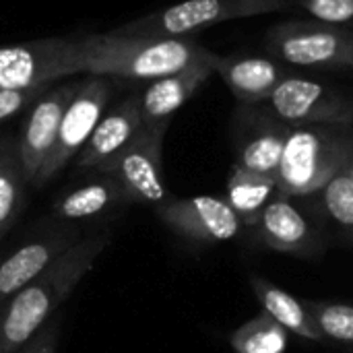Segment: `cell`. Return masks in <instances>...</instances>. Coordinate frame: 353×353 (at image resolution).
Segmentation results:
<instances>
[{
    "label": "cell",
    "instance_id": "obj_1",
    "mask_svg": "<svg viewBox=\"0 0 353 353\" xmlns=\"http://www.w3.org/2000/svg\"><path fill=\"white\" fill-rule=\"evenodd\" d=\"M112 230L85 236L37 279L4 302L0 308V353H17L52 321L54 312L68 300L81 279L112 244Z\"/></svg>",
    "mask_w": 353,
    "mask_h": 353
},
{
    "label": "cell",
    "instance_id": "obj_2",
    "mask_svg": "<svg viewBox=\"0 0 353 353\" xmlns=\"http://www.w3.org/2000/svg\"><path fill=\"white\" fill-rule=\"evenodd\" d=\"M79 48L85 74L147 83L215 54L194 37H143L114 31L79 37Z\"/></svg>",
    "mask_w": 353,
    "mask_h": 353
},
{
    "label": "cell",
    "instance_id": "obj_3",
    "mask_svg": "<svg viewBox=\"0 0 353 353\" xmlns=\"http://www.w3.org/2000/svg\"><path fill=\"white\" fill-rule=\"evenodd\" d=\"M352 126H292L275 174L277 192L306 199L321 190L347 163Z\"/></svg>",
    "mask_w": 353,
    "mask_h": 353
},
{
    "label": "cell",
    "instance_id": "obj_4",
    "mask_svg": "<svg viewBox=\"0 0 353 353\" xmlns=\"http://www.w3.org/2000/svg\"><path fill=\"white\" fill-rule=\"evenodd\" d=\"M269 58L288 68L353 70V27L316 19H290L267 31Z\"/></svg>",
    "mask_w": 353,
    "mask_h": 353
},
{
    "label": "cell",
    "instance_id": "obj_5",
    "mask_svg": "<svg viewBox=\"0 0 353 353\" xmlns=\"http://www.w3.org/2000/svg\"><path fill=\"white\" fill-rule=\"evenodd\" d=\"M292 6V0H182L126 21L112 31L143 37H192L225 21L283 12Z\"/></svg>",
    "mask_w": 353,
    "mask_h": 353
},
{
    "label": "cell",
    "instance_id": "obj_6",
    "mask_svg": "<svg viewBox=\"0 0 353 353\" xmlns=\"http://www.w3.org/2000/svg\"><path fill=\"white\" fill-rule=\"evenodd\" d=\"M77 74H85L79 39L41 37L0 46V89H46Z\"/></svg>",
    "mask_w": 353,
    "mask_h": 353
},
{
    "label": "cell",
    "instance_id": "obj_7",
    "mask_svg": "<svg viewBox=\"0 0 353 353\" xmlns=\"http://www.w3.org/2000/svg\"><path fill=\"white\" fill-rule=\"evenodd\" d=\"M168 126H141L137 137L93 174L112 176L132 199L134 205L153 209L168 203L172 192L163 178V141Z\"/></svg>",
    "mask_w": 353,
    "mask_h": 353
},
{
    "label": "cell",
    "instance_id": "obj_8",
    "mask_svg": "<svg viewBox=\"0 0 353 353\" xmlns=\"http://www.w3.org/2000/svg\"><path fill=\"white\" fill-rule=\"evenodd\" d=\"M265 105L288 126H352L353 97L343 89L290 72Z\"/></svg>",
    "mask_w": 353,
    "mask_h": 353
},
{
    "label": "cell",
    "instance_id": "obj_9",
    "mask_svg": "<svg viewBox=\"0 0 353 353\" xmlns=\"http://www.w3.org/2000/svg\"><path fill=\"white\" fill-rule=\"evenodd\" d=\"M112 93H114L112 79L83 74V79L79 81V87L62 116L56 143H54L46 163L41 165L39 174L31 182L33 188L46 186L77 157V153L85 147V143L89 141L97 122L101 120L103 112L108 110Z\"/></svg>",
    "mask_w": 353,
    "mask_h": 353
},
{
    "label": "cell",
    "instance_id": "obj_10",
    "mask_svg": "<svg viewBox=\"0 0 353 353\" xmlns=\"http://www.w3.org/2000/svg\"><path fill=\"white\" fill-rule=\"evenodd\" d=\"M290 130L292 126L281 122L265 103H238L232 118L234 165L254 174L275 176Z\"/></svg>",
    "mask_w": 353,
    "mask_h": 353
},
{
    "label": "cell",
    "instance_id": "obj_11",
    "mask_svg": "<svg viewBox=\"0 0 353 353\" xmlns=\"http://www.w3.org/2000/svg\"><path fill=\"white\" fill-rule=\"evenodd\" d=\"M248 232L254 244L292 256L312 259L327 246L319 223L296 205V199L281 192L271 199L256 225Z\"/></svg>",
    "mask_w": 353,
    "mask_h": 353
},
{
    "label": "cell",
    "instance_id": "obj_12",
    "mask_svg": "<svg viewBox=\"0 0 353 353\" xmlns=\"http://www.w3.org/2000/svg\"><path fill=\"white\" fill-rule=\"evenodd\" d=\"M155 215L174 234L196 244H223L244 232L242 221L221 196H172L155 207Z\"/></svg>",
    "mask_w": 353,
    "mask_h": 353
},
{
    "label": "cell",
    "instance_id": "obj_13",
    "mask_svg": "<svg viewBox=\"0 0 353 353\" xmlns=\"http://www.w3.org/2000/svg\"><path fill=\"white\" fill-rule=\"evenodd\" d=\"M77 87H79V81H64V83L43 91L27 108L29 112H27L25 124L21 128V137L17 139V147H19L21 168H23V174L29 184L39 174L41 165L46 163V159L56 143L62 116H64L66 105L70 103Z\"/></svg>",
    "mask_w": 353,
    "mask_h": 353
},
{
    "label": "cell",
    "instance_id": "obj_14",
    "mask_svg": "<svg viewBox=\"0 0 353 353\" xmlns=\"http://www.w3.org/2000/svg\"><path fill=\"white\" fill-rule=\"evenodd\" d=\"M79 228H54L23 242L19 248L0 259V308L17 292L37 279L56 259L83 240Z\"/></svg>",
    "mask_w": 353,
    "mask_h": 353
},
{
    "label": "cell",
    "instance_id": "obj_15",
    "mask_svg": "<svg viewBox=\"0 0 353 353\" xmlns=\"http://www.w3.org/2000/svg\"><path fill=\"white\" fill-rule=\"evenodd\" d=\"M215 60L217 54L207 60H196L178 72L149 81L145 89L137 93L143 126H170L174 114L215 74Z\"/></svg>",
    "mask_w": 353,
    "mask_h": 353
},
{
    "label": "cell",
    "instance_id": "obj_16",
    "mask_svg": "<svg viewBox=\"0 0 353 353\" xmlns=\"http://www.w3.org/2000/svg\"><path fill=\"white\" fill-rule=\"evenodd\" d=\"M143 120L137 95L120 99L114 108L105 110L85 147L77 153L74 165L83 172H95L99 165L116 157L141 130Z\"/></svg>",
    "mask_w": 353,
    "mask_h": 353
},
{
    "label": "cell",
    "instance_id": "obj_17",
    "mask_svg": "<svg viewBox=\"0 0 353 353\" xmlns=\"http://www.w3.org/2000/svg\"><path fill=\"white\" fill-rule=\"evenodd\" d=\"M215 72L223 79L238 103L261 105L271 97V93L292 72V68L279 64L269 56L217 54Z\"/></svg>",
    "mask_w": 353,
    "mask_h": 353
},
{
    "label": "cell",
    "instance_id": "obj_18",
    "mask_svg": "<svg viewBox=\"0 0 353 353\" xmlns=\"http://www.w3.org/2000/svg\"><path fill=\"white\" fill-rule=\"evenodd\" d=\"M124 205H134L128 192L112 176L95 174L93 180L64 192L54 203V213L64 221H81Z\"/></svg>",
    "mask_w": 353,
    "mask_h": 353
},
{
    "label": "cell",
    "instance_id": "obj_19",
    "mask_svg": "<svg viewBox=\"0 0 353 353\" xmlns=\"http://www.w3.org/2000/svg\"><path fill=\"white\" fill-rule=\"evenodd\" d=\"M250 288L256 296V300L263 306V312H267L271 319H275L283 329L290 331V335H298L308 341H323V335L319 327L314 325L306 302H300L290 292L281 290L279 285L267 281L261 275L250 277Z\"/></svg>",
    "mask_w": 353,
    "mask_h": 353
},
{
    "label": "cell",
    "instance_id": "obj_20",
    "mask_svg": "<svg viewBox=\"0 0 353 353\" xmlns=\"http://www.w3.org/2000/svg\"><path fill=\"white\" fill-rule=\"evenodd\" d=\"M275 194H277L275 176H263L234 165L228 178L223 199L234 209L244 230H252Z\"/></svg>",
    "mask_w": 353,
    "mask_h": 353
},
{
    "label": "cell",
    "instance_id": "obj_21",
    "mask_svg": "<svg viewBox=\"0 0 353 353\" xmlns=\"http://www.w3.org/2000/svg\"><path fill=\"white\" fill-rule=\"evenodd\" d=\"M29 182L23 174L17 139H0V240L14 225L25 205V190Z\"/></svg>",
    "mask_w": 353,
    "mask_h": 353
},
{
    "label": "cell",
    "instance_id": "obj_22",
    "mask_svg": "<svg viewBox=\"0 0 353 353\" xmlns=\"http://www.w3.org/2000/svg\"><path fill=\"white\" fill-rule=\"evenodd\" d=\"M306 199L314 203V213H319L353 242V180L345 168L337 172L321 190Z\"/></svg>",
    "mask_w": 353,
    "mask_h": 353
},
{
    "label": "cell",
    "instance_id": "obj_23",
    "mask_svg": "<svg viewBox=\"0 0 353 353\" xmlns=\"http://www.w3.org/2000/svg\"><path fill=\"white\" fill-rule=\"evenodd\" d=\"M230 345L236 353H285L290 331L267 312H259L230 335Z\"/></svg>",
    "mask_w": 353,
    "mask_h": 353
},
{
    "label": "cell",
    "instance_id": "obj_24",
    "mask_svg": "<svg viewBox=\"0 0 353 353\" xmlns=\"http://www.w3.org/2000/svg\"><path fill=\"white\" fill-rule=\"evenodd\" d=\"M323 341H333L353 353V306L341 302H306Z\"/></svg>",
    "mask_w": 353,
    "mask_h": 353
},
{
    "label": "cell",
    "instance_id": "obj_25",
    "mask_svg": "<svg viewBox=\"0 0 353 353\" xmlns=\"http://www.w3.org/2000/svg\"><path fill=\"white\" fill-rule=\"evenodd\" d=\"M294 6L306 10L312 19L353 27V0H292Z\"/></svg>",
    "mask_w": 353,
    "mask_h": 353
},
{
    "label": "cell",
    "instance_id": "obj_26",
    "mask_svg": "<svg viewBox=\"0 0 353 353\" xmlns=\"http://www.w3.org/2000/svg\"><path fill=\"white\" fill-rule=\"evenodd\" d=\"M46 89H31V91H6L0 89V124L17 114H21L23 110H27Z\"/></svg>",
    "mask_w": 353,
    "mask_h": 353
},
{
    "label": "cell",
    "instance_id": "obj_27",
    "mask_svg": "<svg viewBox=\"0 0 353 353\" xmlns=\"http://www.w3.org/2000/svg\"><path fill=\"white\" fill-rule=\"evenodd\" d=\"M60 321L52 316V321L41 327L17 353H56L60 339Z\"/></svg>",
    "mask_w": 353,
    "mask_h": 353
},
{
    "label": "cell",
    "instance_id": "obj_28",
    "mask_svg": "<svg viewBox=\"0 0 353 353\" xmlns=\"http://www.w3.org/2000/svg\"><path fill=\"white\" fill-rule=\"evenodd\" d=\"M345 172L350 174V178L353 180V149H352V153H350V157H347V163H345Z\"/></svg>",
    "mask_w": 353,
    "mask_h": 353
},
{
    "label": "cell",
    "instance_id": "obj_29",
    "mask_svg": "<svg viewBox=\"0 0 353 353\" xmlns=\"http://www.w3.org/2000/svg\"><path fill=\"white\" fill-rule=\"evenodd\" d=\"M0 139H2V134H0Z\"/></svg>",
    "mask_w": 353,
    "mask_h": 353
}]
</instances>
